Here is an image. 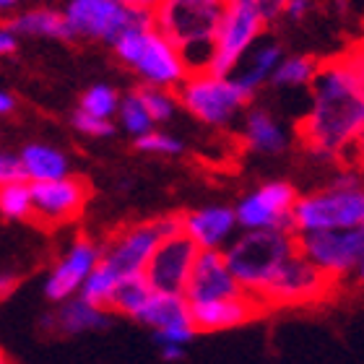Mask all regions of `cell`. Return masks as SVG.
I'll list each match as a JSON object with an SVG mask.
<instances>
[{"mask_svg":"<svg viewBox=\"0 0 364 364\" xmlns=\"http://www.w3.org/2000/svg\"><path fill=\"white\" fill-rule=\"evenodd\" d=\"M154 338L159 346H188L193 338H196V328L193 323H180V326H169L161 328V331H154Z\"/></svg>","mask_w":364,"mask_h":364,"instance_id":"33","label":"cell"},{"mask_svg":"<svg viewBox=\"0 0 364 364\" xmlns=\"http://www.w3.org/2000/svg\"><path fill=\"white\" fill-rule=\"evenodd\" d=\"M151 287L146 284L144 276H130V279H120L114 287V294L109 299V312L114 315H125V318H136L141 307L149 302L151 296Z\"/></svg>","mask_w":364,"mask_h":364,"instance_id":"26","label":"cell"},{"mask_svg":"<svg viewBox=\"0 0 364 364\" xmlns=\"http://www.w3.org/2000/svg\"><path fill=\"white\" fill-rule=\"evenodd\" d=\"M138 99L144 102L146 112L151 117V122H167L175 114L177 97L167 89H154V86H141L136 91Z\"/></svg>","mask_w":364,"mask_h":364,"instance_id":"31","label":"cell"},{"mask_svg":"<svg viewBox=\"0 0 364 364\" xmlns=\"http://www.w3.org/2000/svg\"><path fill=\"white\" fill-rule=\"evenodd\" d=\"M312 6H315V0H287L284 16H289L291 21H302L304 16L312 11Z\"/></svg>","mask_w":364,"mask_h":364,"instance_id":"37","label":"cell"},{"mask_svg":"<svg viewBox=\"0 0 364 364\" xmlns=\"http://www.w3.org/2000/svg\"><path fill=\"white\" fill-rule=\"evenodd\" d=\"M0 364H8V362H6V357H3V354H0Z\"/></svg>","mask_w":364,"mask_h":364,"instance_id":"47","label":"cell"},{"mask_svg":"<svg viewBox=\"0 0 364 364\" xmlns=\"http://www.w3.org/2000/svg\"><path fill=\"white\" fill-rule=\"evenodd\" d=\"M8 29L18 34H29V37H50V39H73L65 16L53 8H34L26 14L16 16L8 21Z\"/></svg>","mask_w":364,"mask_h":364,"instance_id":"24","label":"cell"},{"mask_svg":"<svg viewBox=\"0 0 364 364\" xmlns=\"http://www.w3.org/2000/svg\"><path fill=\"white\" fill-rule=\"evenodd\" d=\"M99 255H102V247L81 237L70 245L65 255H63L58 263L53 266V271L47 273L45 279V296L53 299V302H65V299H73L78 296V289L86 281L94 268L99 263Z\"/></svg>","mask_w":364,"mask_h":364,"instance_id":"14","label":"cell"},{"mask_svg":"<svg viewBox=\"0 0 364 364\" xmlns=\"http://www.w3.org/2000/svg\"><path fill=\"white\" fill-rule=\"evenodd\" d=\"M242 138H245V146L250 151H258V154H281L287 151L289 146V138L284 133V128H281L279 120L271 112H266V109H250L247 112Z\"/></svg>","mask_w":364,"mask_h":364,"instance_id":"21","label":"cell"},{"mask_svg":"<svg viewBox=\"0 0 364 364\" xmlns=\"http://www.w3.org/2000/svg\"><path fill=\"white\" fill-rule=\"evenodd\" d=\"M364 227V185L362 188H333L296 198L291 208V235L341 232Z\"/></svg>","mask_w":364,"mask_h":364,"instance_id":"4","label":"cell"},{"mask_svg":"<svg viewBox=\"0 0 364 364\" xmlns=\"http://www.w3.org/2000/svg\"><path fill=\"white\" fill-rule=\"evenodd\" d=\"M31 216H39L47 224L68 221L81 213L89 190L78 177H60L50 182H31Z\"/></svg>","mask_w":364,"mask_h":364,"instance_id":"15","label":"cell"},{"mask_svg":"<svg viewBox=\"0 0 364 364\" xmlns=\"http://www.w3.org/2000/svg\"><path fill=\"white\" fill-rule=\"evenodd\" d=\"M349 164L354 169H357L359 175L364 177V128H362V133L357 136V141H354V146H351V151H349Z\"/></svg>","mask_w":364,"mask_h":364,"instance_id":"38","label":"cell"},{"mask_svg":"<svg viewBox=\"0 0 364 364\" xmlns=\"http://www.w3.org/2000/svg\"><path fill=\"white\" fill-rule=\"evenodd\" d=\"M245 294L237 287L235 276L229 273L224 255L219 250H200L196 258V266L190 273V281L185 287V302L188 304H203L216 302V299H235Z\"/></svg>","mask_w":364,"mask_h":364,"instance_id":"16","label":"cell"},{"mask_svg":"<svg viewBox=\"0 0 364 364\" xmlns=\"http://www.w3.org/2000/svg\"><path fill=\"white\" fill-rule=\"evenodd\" d=\"M117 105H120L117 91L112 86L97 84L91 86L84 94V99H81V112L91 114V117H99V120H109L117 112Z\"/></svg>","mask_w":364,"mask_h":364,"instance_id":"30","label":"cell"},{"mask_svg":"<svg viewBox=\"0 0 364 364\" xmlns=\"http://www.w3.org/2000/svg\"><path fill=\"white\" fill-rule=\"evenodd\" d=\"M284 58V50H281L276 42H263V45H255L250 53L245 55L242 63L237 65V70L232 73L237 84L242 86L245 91H250L252 97H255V91L260 86L271 81L273 70L279 65V60Z\"/></svg>","mask_w":364,"mask_h":364,"instance_id":"19","label":"cell"},{"mask_svg":"<svg viewBox=\"0 0 364 364\" xmlns=\"http://www.w3.org/2000/svg\"><path fill=\"white\" fill-rule=\"evenodd\" d=\"M229 273L245 294L258 299L289 258L296 255L291 232H242L221 250Z\"/></svg>","mask_w":364,"mask_h":364,"instance_id":"3","label":"cell"},{"mask_svg":"<svg viewBox=\"0 0 364 364\" xmlns=\"http://www.w3.org/2000/svg\"><path fill=\"white\" fill-rule=\"evenodd\" d=\"M114 53L122 63H128L138 70L146 86L154 89H180V84L188 78V68L182 63V55L169 39H164L159 31L138 29L122 34L114 42Z\"/></svg>","mask_w":364,"mask_h":364,"instance_id":"5","label":"cell"},{"mask_svg":"<svg viewBox=\"0 0 364 364\" xmlns=\"http://www.w3.org/2000/svg\"><path fill=\"white\" fill-rule=\"evenodd\" d=\"M53 326L58 328L60 333H68V336L102 331V328L109 326V312L84 302L81 296H73V299L60 302V307H58V312H55V318H53Z\"/></svg>","mask_w":364,"mask_h":364,"instance_id":"22","label":"cell"},{"mask_svg":"<svg viewBox=\"0 0 364 364\" xmlns=\"http://www.w3.org/2000/svg\"><path fill=\"white\" fill-rule=\"evenodd\" d=\"M18 45V37L8 26H0V55H11Z\"/></svg>","mask_w":364,"mask_h":364,"instance_id":"39","label":"cell"},{"mask_svg":"<svg viewBox=\"0 0 364 364\" xmlns=\"http://www.w3.org/2000/svg\"><path fill=\"white\" fill-rule=\"evenodd\" d=\"M122 8H136V11H154L159 0H112Z\"/></svg>","mask_w":364,"mask_h":364,"instance_id":"41","label":"cell"},{"mask_svg":"<svg viewBox=\"0 0 364 364\" xmlns=\"http://www.w3.org/2000/svg\"><path fill=\"white\" fill-rule=\"evenodd\" d=\"M159 349L164 362H182L185 359V346H172L169 343V346H159Z\"/></svg>","mask_w":364,"mask_h":364,"instance_id":"42","label":"cell"},{"mask_svg":"<svg viewBox=\"0 0 364 364\" xmlns=\"http://www.w3.org/2000/svg\"><path fill=\"white\" fill-rule=\"evenodd\" d=\"M175 97L193 117L213 128L229 125L252 102L250 91H245L232 76L213 73H190Z\"/></svg>","mask_w":364,"mask_h":364,"instance_id":"6","label":"cell"},{"mask_svg":"<svg viewBox=\"0 0 364 364\" xmlns=\"http://www.w3.org/2000/svg\"><path fill=\"white\" fill-rule=\"evenodd\" d=\"M310 91V109L296 125L299 144L315 159H346L364 128V42L320 60Z\"/></svg>","mask_w":364,"mask_h":364,"instance_id":"1","label":"cell"},{"mask_svg":"<svg viewBox=\"0 0 364 364\" xmlns=\"http://www.w3.org/2000/svg\"><path fill=\"white\" fill-rule=\"evenodd\" d=\"M18 164H21L23 180L29 182H50L68 177V159L65 154L53 149L47 144H29L23 146L18 154Z\"/></svg>","mask_w":364,"mask_h":364,"instance_id":"20","label":"cell"},{"mask_svg":"<svg viewBox=\"0 0 364 364\" xmlns=\"http://www.w3.org/2000/svg\"><path fill=\"white\" fill-rule=\"evenodd\" d=\"M164 240L159 227V219L149 224H136V227L122 229L114 235L107 247H102L99 263L112 273L114 279H130V276H144L149 260H151L156 245Z\"/></svg>","mask_w":364,"mask_h":364,"instance_id":"12","label":"cell"},{"mask_svg":"<svg viewBox=\"0 0 364 364\" xmlns=\"http://www.w3.org/2000/svg\"><path fill=\"white\" fill-rule=\"evenodd\" d=\"M263 29H266V23L260 21L250 6H245L240 0H227L224 18H221L216 37H213V55L208 73L232 76L245 55L255 47Z\"/></svg>","mask_w":364,"mask_h":364,"instance_id":"8","label":"cell"},{"mask_svg":"<svg viewBox=\"0 0 364 364\" xmlns=\"http://www.w3.org/2000/svg\"><path fill=\"white\" fill-rule=\"evenodd\" d=\"M14 97H11V94H3V91H0V114H6V112H11V109H14Z\"/></svg>","mask_w":364,"mask_h":364,"instance_id":"43","label":"cell"},{"mask_svg":"<svg viewBox=\"0 0 364 364\" xmlns=\"http://www.w3.org/2000/svg\"><path fill=\"white\" fill-rule=\"evenodd\" d=\"M136 149L146 154H161V156H175V154H182V141H177L175 136L169 133H161V130H151L146 136L136 138Z\"/></svg>","mask_w":364,"mask_h":364,"instance_id":"32","label":"cell"},{"mask_svg":"<svg viewBox=\"0 0 364 364\" xmlns=\"http://www.w3.org/2000/svg\"><path fill=\"white\" fill-rule=\"evenodd\" d=\"M240 3L250 6L266 26L273 21H279L281 16H284V6H287V0H240Z\"/></svg>","mask_w":364,"mask_h":364,"instance_id":"35","label":"cell"},{"mask_svg":"<svg viewBox=\"0 0 364 364\" xmlns=\"http://www.w3.org/2000/svg\"><path fill=\"white\" fill-rule=\"evenodd\" d=\"M73 125H76V130H81L84 136H91V138H105V136H112L114 133V125L109 120L91 117V114L81 112V109L73 114Z\"/></svg>","mask_w":364,"mask_h":364,"instance_id":"34","label":"cell"},{"mask_svg":"<svg viewBox=\"0 0 364 364\" xmlns=\"http://www.w3.org/2000/svg\"><path fill=\"white\" fill-rule=\"evenodd\" d=\"M260 312L263 307L252 296L240 294L235 299L190 304V323L196 328V333H219V331H232V328L250 323Z\"/></svg>","mask_w":364,"mask_h":364,"instance_id":"18","label":"cell"},{"mask_svg":"<svg viewBox=\"0 0 364 364\" xmlns=\"http://www.w3.org/2000/svg\"><path fill=\"white\" fill-rule=\"evenodd\" d=\"M0 213L6 219L23 221L31 216V188L29 182H11L0 188Z\"/></svg>","mask_w":364,"mask_h":364,"instance_id":"28","label":"cell"},{"mask_svg":"<svg viewBox=\"0 0 364 364\" xmlns=\"http://www.w3.org/2000/svg\"><path fill=\"white\" fill-rule=\"evenodd\" d=\"M198 252L200 250L182 232L180 235L164 237L156 245V250H154L151 260H149V266L144 271L146 284L156 294L182 296L190 281V273H193V266H196Z\"/></svg>","mask_w":364,"mask_h":364,"instance_id":"13","label":"cell"},{"mask_svg":"<svg viewBox=\"0 0 364 364\" xmlns=\"http://www.w3.org/2000/svg\"><path fill=\"white\" fill-rule=\"evenodd\" d=\"M362 42H364V39H362Z\"/></svg>","mask_w":364,"mask_h":364,"instance_id":"48","label":"cell"},{"mask_svg":"<svg viewBox=\"0 0 364 364\" xmlns=\"http://www.w3.org/2000/svg\"><path fill=\"white\" fill-rule=\"evenodd\" d=\"M16 284H18V276H16V273H0V299H6V296L14 291Z\"/></svg>","mask_w":364,"mask_h":364,"instance_id":"40","label":"cell"},{"mask_svg":"<svg viewBox=\"0 0 364 364\" xmlns=\"http://www.w3.org/2000/svg\"><path fill=\"white\" fill-rule=\"evenodd\" d=\"M21 180H23V172H21V164H18V156H14V154H0V188Z\"/></svg>","mask_w":364,"mask_h":364,"instance_id":"36","label":"cell"},{"mask_svg":"<svg viewBox=\"0 0 364 364\" xmlns=\"http://www.w3.org/2000/svg\"><path fill=\"white\" fill-rule=\"evenodd\" d=\"M133 320L151 331L180 326V323H190V304L180 294H156L154 291Z\"/></svg>","mask_w":364,"mask_h":364,"instance_id":"23","label":"cell"},{"mask_svg":"<svg viewBox=\"0 0 364 364\" xmlns=\"http://www.w3.org/2000/svg\"><path fill=\"white\" fill-rule=\"evenodd\" d=\"M333 3L338 11H346V8H349V0H333Z\"/></svg>","mask_w":364,"mask_h":364,"instance_id":"45","label":"cell"},{"mask_svg":"<svg viewBox=\"0 0 364 364\" xmlns=\"http://www.w3.org/2000/svg\"><path fill=\"white\" fill-rule=\"evenodd\" d=\"M357 276H359V279L364 281V258L359 260V266H357Z\"/></svg>","mask_w":364,"mask_h":364,"instance_id":"46","label":"cell"},{"mask_svg":"<svg viewBox=\"0 0 364 364\" xmlns=\"http://www.w3.org/2000/svg\"><path fill=\"white\" fill-rule=\"evenodd\" d=\"M320 60L310 55H284L271 76V84L279 89H310L318 76Z\"/></svg>","mask_w":364,"mask_h":364,"instance_id":"25","label":"cell"},{"mask_svg":"<svg viewBox=\"0 0 364 364\" xmlns=\"http://www.w3.org/2000/svg\"><path fill=\"white\" fill-rule=\"evenodd\" d=\"M224 11L227 0H159L151 11L154 29L180 50L188 76L208 73Z\"/></svg>","mask_w":364,"mask_h":364,"instance_id":"2","label":"cell"},{"mask_svg":"<svg viewBox=\"0 0 364 364\" xmlns=\"http://www.w3.org/2000/svg\"><path fill=\"white\" fill-rule=\"evenodd\" d=\"M333 279H328L326 273L318 271L310 260H304L299 252L294 258H289L281 271L271 279L255 302L266 307H296V304H310L318 299H326L331 294Z\"/></svg>","mask_w":364,"mask_h":364,"instance_id":"10","label":"cell"},{"mask_svg":"<svg viewBox=\"0 0 364 364\" xmlns=\"http://www.w3.org/2000/svg\"><path fill=\"white\" fill-rule=\"evenodd\" d=\"M114 287H117V279H114L102 263H97V268L86 276V281L81 284V289H78V296H81L84 302L99 307V310L109 312V299H112V294H114Z\"/></svg>","mask_w":364,"mask_h":364,"instance_id":"27","label":"cell"},{"mask_svg":"<svg viewBox=\"0 0 364 364\" xmlns=\"http://www.w3.org/2000/svg\"><path fill=\"white\" fill-rule=\"evenodd\" d=\"M63 16L73 37L102 39L107 45H114L128 31L154 26L151 11L122 8L112 0H70Z\"/></svg>","mask_w":364,"mask_h":364,"instance_id":"7","label":"cell"},{"mask_svg":"<svg viewBox=\"0 0 364 364\" xmlns=\"http://www.w3.org/2000/svg\"><path fill=\"white\" fill-rule=\"evenodd\" d=\"M237 232L235 208L229 205H203L182 216V235L198 250H224Z\"/></svg>","mask_w":364,"mask_h":364,"instance_id":"17","label":"cell"},{"mask_svg":"<svg viewBox=\"0 0 364 364\" xmlns=\"http://www.w3.org/2000/svg\"><path fill=\"white\" fill-rule=\"evenodd\" d=\"M294 240L296 252L333 281L357 271L359 260L364 258V227L341 229V232L296 235Z\"/></svg>","mask_w":364,"mask_h":364,"instance_id":"9","label":"cell"},{"mask_svg":"<svg viewBox=\"0 0 364 364\" xmlns=\"http://www.w3.org/2000/svg\"><path fill=\"white\" fill-rule=\"evenodd\" d=\"M18 0H0V11H8V8H14Z\"/></svg>","mask_w":364,"mask_h":364,"instance_id":"44","label":"cell"},{"mask_svg":"<svg viewBox=\"0 0 364 364\" xmlns=\"http://www.w3.org/2000/svg\"><path fill=\"white\" fill-rule=\"evenodd\" d=\"M296 190L289 182H266L237 203L235 219L242 232H291Z\"/></svg>","mask_w":364,"mask_h":364,"instance_id":"11","label":"cell"},{"mask_svg":"<svg viewBox=\"0 0 364 364\" xmlns=\"http://www.w3.org/2000/svg\"><path fill=\"white\" fill-rule=\"evenodd\" d=\"M117 112H120L122 128L128 130V133H133L136 138L146 136V133H151V130H154L151 117H149L144 102L138 99L136 91H133V94H128V97L120 99V105H117Z\"/></svg>","mask_w":364,"mask_h":364,"instance_id":"29","label":"cell"}]
</instances>
